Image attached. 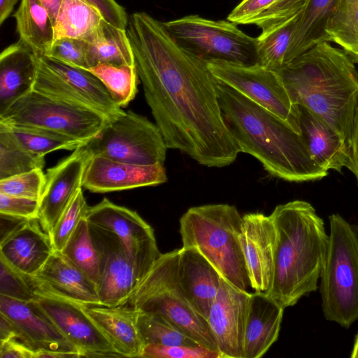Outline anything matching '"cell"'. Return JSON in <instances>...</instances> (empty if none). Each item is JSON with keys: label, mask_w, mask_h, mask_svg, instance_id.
Returning <instances> with one entry per match:
<instances>
[{"label": "cell", "mask_w": 358, "mask_h": 358, "mask_svg": "<svg viewBox=\"0 0 358 358\" xmlns=\"http://www.w3.org/2000/svg\"><path fill=\"white\" fill-rule=\"evenodd\" d=\"M88 208L80 188L49 233L55 251L62 250L80 220L85 217Z\"/></svg>", "instance_id": "obj_40"}, {"label": "cell", "mask_w": 358, "mask_h": 358, "mask_svg": "<svg viewBox=\"0 0 358 358\" xmlns=\"http://www.w3.org/2000/svg\"><path fill=\"white\" fill-rule=\"evenodd\" d=\"M327 42L339 45L358 64V0H340L326 29Z\"/></svg>", "instance_id": "obj_33"}, {"label": "cell", "mask_w": 358, "mask_h": 358, "mask_svg": "<svg viewBox=\"0 0 358 358\" xmlns=\"http://www.w3.org/2000/svg\"><path fill=\"white\" fill-rule=\"evenodd\" d=\"M141 357L144 358H221L217 351L201 345H162L147 344Z\"/></svg>", "instance_id": "obj_44"}, {"label": "cell", "mask_w": 358, "mask_h": 358, "mask_svg": "<svg viewBox=\"0 0 358 358\" xmlns=\"http://www.w3.org/2000/svg\"><path fill=\"white\" fill-rule=\"evenodd\" d=\"M13 338L19 339V334L14 325L0 314V343Z\"/></svg>", "instance_id": "obj_49"}, {"label": "cell", "mask_w": 358, "mask_h": 358, "mask_svg": "<svg viewBox=\"0 0 358 358\" xmlns=\"http://www.w3.org/2000/svg\"><path fill=\"white\" fill-rule=\"evenodd\" d=\"M0 358H36V351L13 338L0 343Z\"/></svg>", "instance_id": "obj_47"}, {"label": "cell", "mask_w": 358, "mask_h": 358, "mask_svg": "<svg viewBox=\"0 0 358 358\" xmlns=\"http://www.w3.org/2000/svg\"><path fill=\"white\" fill-rule=\"evenodd\" d=\"M34 301L81 357H120L111 343L77 302L41 292Z\"/></svg>", "instance_id": "obj_15"}, {"label": "cell", "mask_w": 358, "mask_h": 358, "mask_svg": "<svg viewBox=\"0 0 358 358\" xmlns=\"http://www.w3.org/2000/svg\"><path fill=\"white\" fill-rule=\"evenodd\" d=\"M242 224L234 206L218 203L189 208L180 219L182 247L196 249L228 282L250 286L239 234Z\"/></svg>", "instance_id": "obj_5"}, {"label": "cell", "mask_w": 358, "mask_h": 358, "mask_svg": "<svg viewBox=\"0 0 358 358\" xmlns=\"http://www.w3.org/2000/svg\"><path fill=\"white\" fill-rule=\"evenodd\" d=\"M37 57L20 40L0 54V116L16 101L33 90Z\"/></svg>", "instance_id": "obj_27"}, {"label": "cell", "mask_w": 358, "mask_h": 358, "mask_svg": "<svg viewBox=\"0 0 358 358\" xmlns=\"http://www.w3.org/2000/svg\"><path fill=\"white\" fill-rule=\"evenodd\" d=\"M96 285L99 282L101 263L90 226L83 217L61 251Z\"/></svg>", "instance_id": "obj_34"}, {"label": "cell", "mask_w": 358, "mask_h": 358, "mask_svg": "<svg viewBox=\"0 0 358 358\" xmlns=\"http://www.w3.org/2000/svg\"><path fill=\"white\" fill-rule=\"evenodd\" d=\"M330 234L321 273L325 318L349 327L358 320V227L338 214L329 217Z\"/></svg>", "instance_id": "obj_7"}, {"label": "cell", "mask_w": 358, "mask_h": 358, "mask_svg": "<svg viewBox=\"0 0 358 358\" xmlns=\"http://www.w3.org/2000/svg\"><path fill=\"white\" fill-rule=\"evenodd\" d=\"M0 314L14 325L19 340L36 351V358L81 357L34 301H20L0 294Z\"/></svg>", "instance_id": "obj_14"}, {"label": "cell", "mask_w": 358, "mask_h": 358, "mask_svg": "<svg viewBox=\"0 0 358 358\" xmlns=\"http://www.w3.org/2000/svg\"><path fill=\"white\" fill-rule=\"evenodd\" d=\"M207 65L218 81L270 111L301 134L299 106L293 102L277 71L258 63L208 62Z\"/></svg>", "instance_id": "obj_12"}, {"label": "cell", "mask_w": 358, "mask_h": 358, "mask_svg": "<svg viewBox=\"0 0 358 358\" xmlns=\"http://www.w3.org/2000/svg\"><path fill=\"white\" fill-rule=\"evenodd\" d=\"M350 150L351 156V168L350 171L355 175L358 184V105L354 117Z\"/></svg>", "instance_id": "obj_48"}, {"label": "cell", "mask_w": 358, "mask_h": 358, "mask_svg": "<svg viewBox=\"0 0 358 358\" xmlns=\"http://www.w3.org/2000/svg\"><path fill=\"white\" fill-rule=\"evenodd\" d=\"M103 17L85 0H62L54 28V41L71 38L87 41L101 24Z\"/></svg>", "instance_id": "obj_32"}, {"label": "cell", "mask_w": 358, "mask_h": 358, "mask_svg": "<svg viewBox=\"0 0 358 358\" xmlns=\"http://www.w3.org/2000/svg\"><path fill=\"white\" fill-rule=\"evenodd\" d=\"M1 123V122H0ZM3 124V123H1ZM15 138L29 151L42 156L58 150H75L87 143L62 133L41 127L6 124Z\"/></svg>", "instance_id": "obj_37"}, {"label": "cell", "mask_w": 358, "mask_h": 358, "mask_svg": "<svg viewBox=\"0 0 358 358\" xmlns=\"http://www.w3.org/2000/svg\"><path fill=\"white\" fill-rule=\"evenodd\" d=\"M39 201L0 193V215L20 220L38 219Z\"/></svg>", "instance_id": "obj_45"}, {"label": "cell", "mask_w": 358, "mask_h": 358, "mask_svg": "<svg viewBox=\"0 0 358 358\" xmlns=\"http://www.w3.org/2000/svg\"><path fill=\"white\" fill-rule=\"evenodd\" d=\"M85 218L91 226L113 233L120 239L141 282L162 254L151 226L136 211L107 198L89 207Z\"/></svg>", "instance_id": "obj_13"}, {"label": "cell", "mask_w": 358, "mask_h": 358, "mask_svg": "<svg viewBox=\"0 0 358 358\" xmlns=\"http://www.w3.org/2000/svg\"><path fill=\"white\" fill-rule=\"evenodd\" d=\"M88 70L102 82L120 107L127 106L135 98L138 84L136 66L101 63Z\"/></svg>", "instance_id": "obj_38"}, {"label": "cell", "mask_w": 358, "mask_h": 358, "mask_svg": "<svg viewBox=\"0 0 358 358\" xmlns=\"http://www.w3.org/2000/svg\"><path fill=\"white\" fill-rule=\"evenodd\" d=\"M13 17L19 40L36 56H44L54 42V28L40 0H21Z\"/></svg>", "instance_id": "obj_30"}, {"label": "cell", "mask_w": 358, "mask_h": 358, "mask_svg": "<svg viewBox=\"0 0 358 358\" xmlns=\"http://www.w3.org/2000/svg\"><path fill=\"white\" fill-rule=\"evenodd\" d=\"M40 1L48 11L54 26L62 0H40Z\"/></svg>", "instance_id": "obj_50"}, {"label": "cell", "mask_w": 358, "mask_h": 358, "mask_svg": "<svg viewBox=\"0 0 358 358\" xmlns=\"http://www.w3.org/2000/svg\"><path fill=\"white\" fill-rule=\"evenodd\" d=\"M276 232L270 215L245 214L239 241L245 259L250 286L255 292L267 294L272 285Z\"/></svg>", "instance_id": "obj_19"}, {"label": "cell", "mask_w": 358, "mask_h": 358, "mask_svg": "<svg viewBox=\"0 0 358 358\" xmlns=\"http://www.w3.org/2000/svg\"><path fill=\"white\" fill-rule=\"evenodd\" d=\"M301 134L311 158L322 169L341 172L351 168V156L345 139L322 118L299 106Z\"/></svg>", "instance_id": "obj_23"}, {"label": "cell", "mask_w": 358, "mask_h": 358, "mask_svg": "<svg viewBox=\"0 0 358 358\" xmlns=\"http://www.w3.org/2000/svg\"><path fill=\"white\" fill-rule=\"evenodd\" d=\"M86 145L93 156L138 165L164 164L167 150L157 124L132 110L107 122Z\"/></svg>", "instance_id": "obj_10"}, {"label": "cell", "mask_w": 358, "mask_h": 358, "mask_svg": "<svg viewBox=\"0 0 358 358\" xmlns=\"http://www.w3.org/2000/svg\"><path fill=\"white\" fill-rule=\"evenodd\" d=\"M126 30L145 100L167 148L207 167L232 164L241 150L207 63L179 47L162 22L145 12L131 14Z\"/></svg>", "instance_id": "obj_1"}, {"label": "cell", "mask_w": 358, "mask_h": 358, "mask_svg": "<svg viewBox=\"0 0 358 358\" xmlns=\"http://www.w3.org/2000/svg\"><path fill=\"white\" fill-rule=\"evenodd\" d=\"M178 278L189 301L206 320L220 287L221 276L194 248L180 249Z\"/></svg>", "instance_id": "obj_26"}, {"label": "cell", "mask_w": 358, "mask_h": 358, "mask_svg": "<svg viewBox=\"0 0 358 358\" xmlns=\"http://www.w3.org/2000/svg\"><path fill=\"white\" fill-rule=\"evenodd\" d=\"M99 10L103 19L112 25L126 29L128 17L125 9L115 0H85Z\"/></svg>", "instance_id": "obj_46"}, {"label": "cell", "mask_w": 358, "mask_h": 358, "mask_svg": "<svg viewBox=\"0 0 358 358\" xmlns=\"http://www.w3.org/2000/svg\"><path fill=\"white\" fill-rule=\"evenodd\" d=\"M167 181L164 164H133L94 155L89 162L83 187L94 193H107L155 186Z\"/></svg>", "instance_id": "obj_20"}, {"label": "cell", "mask_w": 358, "mask_h": 358, "mask_svg": "<svg viewBox=\"0 0 358 358\" xmlns=\"http://www.w3.org/2000/svg\"><path fill=\"white\" fill-rule=\"evenodd\" d=\"M92 157V152L85 145L47 170L44 190L39 200L38 220L48 234L77 190L83 187L85 170Z\"/></svg>", "instance_id": "obj_18"}, {"label": "cell", "mask_w": 358, "mask_h": 358, "mask_svg": "<svg viewBox=\"0 0 358 358\" xmlns=\"http://www.w3.org/2000/svg\"><path fill=\"white\" fill-rule=\"evenodd\" d=\"M107 122L96 112L34 90L16 101L0 116L1 123L50 129L87 144Z\"/></svg>", "instance_id": "obj_9"}, {"label": "cell", "mask_w": 358, "mask_h": 358, "mask_svg": "<svg viewBox=\"0 0 358 358\" xmlns=\"http://www.w3.org/2000/svg\"><path fill=\"white\" fill-rule=\"evenodd\" d=\"M36 57L34 91L92 110L103 116L108 122L124 112L113 101L102 82L89 70L46 56Z\"/></svg>", "instance_id": "obj_11"}, {"label": "cell", "mask_w": 358, "mask_h": 358, "mask_svg": "<svg viewBox=\"0 0 358 358\" xmlns=\"http://www.w3.org/2000/svg\"><path fill=\"white\" fill-rule=\"evenodd\" d=\"M90 226L100 257L101 273L97 286L100 305H124L140 283L136 268L122 243L114 234Z\"/></svg>", "instance_id": "obj_16"}, {"label": "cell", "mask_w": 358, "mask_h": 358, "mask_svg": "<svg viewBox=\"0 0 358 358\" xmlns=\"http://www.w3.org/2000/svg\"><path fill=\"white\" fill-rule=\"evenodd\" d=\"M0 294L24 301H32L37 298L27 275L12 268L1 258Z\"/></svg>", "instance_id": "obj_43"}, {"label": "cell", "mask_w": 358, "mask_h": 358, "mask_svg": "<svg viewBox=\"0 0 358 358\" xmlns=\"http://www.w3.org/2000/svg\"><path fill=\"white\" fill-rule=\"evenodd\" d=\"M45 180V174L40 169L15 175L0 180V193L39 201Z\"/></svg>", "instance_id": "obj_41"}, {"label": "cell", "mask_w": 358, "mask_h": 358, "mask_svg": "<svg viewBox=\"0 0 358 358\" xmlns=\"http://www.w3.org/2000/svg\"><path fill=\"white\" fill-rule=\"evenodd\" d=\"M18 0H0V25L10 16Z\"/></svg>", "instance_id": "obj_51"}, {"label": "cell", "mask_w": 358, "mask_h": 358, "mask_svg": "<svg viewBox=\"0 0 358 358\" xmlns=\"http://www.w3.org/2000/svg\"><path fill=\"white\" fill-rule=\"evenodd\" d=\"M277 72L293 102L326 121L350 148L358 105V72L347 54L322 42Z\"/></svg>", "instance_id": "obj_3"}, {"label": "cell", "mask_w": 358, "mask_h": 358, "mask_svg": "<svg viewBox=\"0 0 358 358\" xmlns=\"http://www.w3.org/2000/svg\"><path fill=\"white\" fill-rule=\"evenodd\" d=\"M82 305L121 357H141L144 343L138 327L136 310L128 305L114 307Z\"/></svg>", "instance_id": "obj_25"}, {"label": "cell", "mask_w": 358, "mask_h": 358, "mask_svg": "<svg viewBox=\"0 0 358 358\" xmlns=\"http://www.w3.org/2000/svg\"><path fill=\"white\" fill-rule=\"evenodd\" d=\"M217 94L241 152L256 158L271 176L295 182L327 176L328 171L311 158L301 134L281 119L220 81Z\"/></svg>", "instance_id": "obj_2"}, {"label": "cell", "mask_w": 358, "mask_h": 358, "mask_svg": "<svg viewBox=\"0 0 358 358\" xmlns=\"http://www.w3.org/2000/svg\"><path fill=\"white\" fill-rule=\"evenodd\" d=\"M180 249L161 254L126 304L159 315L200 345L217 351L207 320L193 306L178 278Z\"/></svg>", "instance_id": "obj_6"}, {"label": "cell", "mask_w": 358, "mask_h": 358, "mask_svg": "<svg viewBox=\"0 0 358 358\" xmlns=\"http://www.w3.org/2000/svg\"><path fill=\"white\" fill-rule=\"evenodd\" d=\"M54 251L50 236L38 219L22 221L1 238L0 258L27 275H35Z\"/></svg>", "instance_id": "obj_22"}, {"label": "cell", "mask_w": 358, "mask_h": 358, "mask_svg": "<svg viewBox=\"0 0 358 358\" xmlns=\"http://www.w3.org/2000/svg\"><path fill=\"white\" fill-rule=\"evenodd\" d=\"M137 312L138 327L144 346L147 344L200 345L164 317L154 313Z\"/></svg>", "instance_id": "obj_39"}, {"label": "cell", "mask_w": 358, "mask_h": 358, "mask_svg": "<svg viewBox=\"0 0 358 358\" xmlns=\"http://www.w3.org/2000/svg\"><path fill=\"white\" fill-rule=\"evenodd\" d=\"M162 23L179 47L206 63H258L257 38L247 35L230 21L190 15Z\"/></svg>", "instance_id": "obj_8"}, {"label": "cell", "mask_w": 358, "mask_h": 358, "mask_svg": "<svg viewBox=\"0 0 358 358\" xmlns=\"http://www.w3.org/2000/svg\"><path fill=\"white\" fill-rule=\"evenodd\" d=\"M350 357L352 358H358V334L355 338L353 349Z\"/></svg>", "instance_id": "obj_52"}, {"label": "cell", "mask_w": 358, "mask_h": 358, "mask_svg": "<svg viewBox=\"0 0 358 358\" xmlns=\"http://www.w3.org/2000/svg\"><path fill=\"white\" fill-rule=\"evenodd\" d=\"M285 308L265 292L250 294L243 358L262 357L277 341Z\"/></svg>", "instance_id": "obj_24"}, {"label": "cell", "mask_w": 358, "mask_h": 358, "mask_svg": "<svg viewBox=\"0 0 358 358\" xmlns=\"http://www.w3.org/2000/svg\"><path fill=\"white\" fill-rule=\"evenodd\" d=\"M44 56L72 66L89 69L87 45V42L82 39L62 38L55 40Z\"/></svg>", "instance_id": "obj_42"}, {"label": "cell", "mask_w": 358, "mask_h": 358, "mask_svg": "<svg viewBox=\"0 0 358 358\" xmlns=\"http://www.w3.org/2000/svg\"><path fill=\"white\" fill-rule=\"evenodd\" d=\"M85 41L89 69L101 63L135 66L126 29L116 27L103 20L94 34Z\"/></svg>", "instance_id": "obj_31"}, {"label": "cell", "mask_w": 358, "mask_h": 358, "mask_svg": "<svg viewBox=\"0 0 358 358\" xmlns=\"http://www.w3.org/2000/svg\"><path fill=\"white\" fill-rule=\"evenodd\" d=\"M270 216L276 241L273 279L266 294L287 308L317 290L329 235L322 219L305 201L278 205Z\"/></svg>", "instance_id": "obj_4"}, {"label": "cell", "mask_w": 358, "mask_h": 358, "mask_svg": "<svg viewBox=\"0 0 358 358\" xmlns=\"http://www.w3.org/2000/svg\"><path fill=\"white\" fill-rule=\"evenodd\" d=\"M306 0H243L229 14L235 24H254L266 31L296 16Z\"/></svg>", "instance_id": "obj_29"}, {"label": "cell", "mask_w": 358, "mask_h": 358, "mask_svg": "<svg viewBox=\"0 0 358 358\" xmlns=\"http://www.w3.org/2000/svg\"><path fill=\"white\" fill-rule=\"evenodd\" d=\"M45 156L24 147L10 129L0 123V180L35 169H43Z\"/></svg>", "instance_id": "obj_35"}, {"label": "cell", "mask_w": 358, "mask_h": 358, "mask_svg": "<svg viewBox=\"0 0 358 358\" xmlns=\"http://www.w3.org/2000/svg\"><path fill=\"white\" fill-rule=\"evenodd\" d=\"M27 278L36 294L45 292L80 304L100 305L96 285L61 251H54L35 275Z\"/></svg>", "instance_id": "obj_21"}, {"label": "cell", "mask_w": 358, "mask_h": 358, "mask_svg": "<svg viewBox=\"0 0 358 358\" xmlns=\"http://www.w3.org/2000/svg\"><path fill=\"white\" fill-rule=\"evenodd\" d=\"M250 294L221 277L207 319L221 358H243Z\"/></svg>", "instance_id": "obj_17"}, {"label": "cell", "mask_w": 358, "mask_h": 358, "mask_svg": "<svg viewBox=\"0 0 358 358\" xmlns=\"http://www.w3.org/2000/svg\"><path fill=\"white\" fill-rule=\"evenodd\" d=\"M340 0H306L294 29L286 62L322 42H327L326 29Z\"/></svg>", "instance_id": "obj_28"}, {"label": "cell", "mask_w": 358, "mask_h": 358, "mask_svg": "<svg viewBox=\"0 0 358 358\" xmlns=\"http://www.w3.org/2000/svg\"><path fill=\"white\" fill-rule=\"evenodd\" d=\"M301 12L287 22L262 31L257 38L259 64L274 71L286 65L287 52Z\"/></svg>", "instance_id": "obj_36"}]
</instances>
